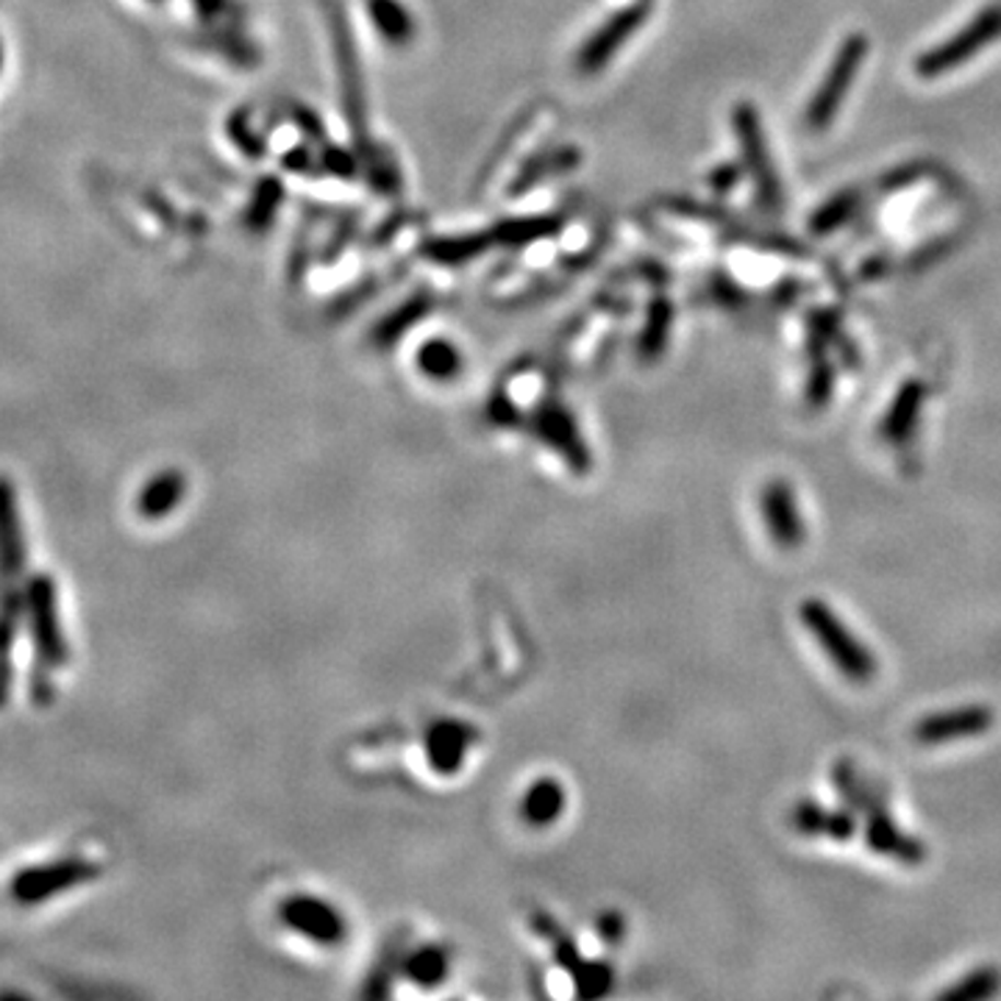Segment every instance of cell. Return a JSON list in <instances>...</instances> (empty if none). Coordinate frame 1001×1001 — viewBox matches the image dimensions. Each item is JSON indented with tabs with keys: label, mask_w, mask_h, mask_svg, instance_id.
I'll list each match as a JSON object with an SVG mask.
<instances>
[{
	"label": "cell",
	"mask_w": 1001,
	"mask_h": 1001,
	"mask_svg": "<svg viewBox=\"0 0 1001 1001\" xmlns=\"http://www.w3.org/2000/svg\"><path fill=\"white\" fill-rule=\"evenodd\" d=\"M674 321V306L662 295H656L649 306V321H645L643 337H640V353L643 359H656L667 346V331Z\"/></svg>",
	"instance_id": "ffe728a7"
},
{
	"label": "cell",
	"mask_w": 1001,
	"mask_h": 1001,
	"mask_svg": "<svg viewBox=\"0 0 1001 1001\" xmlns=\"http://www.w3.org/2000/svg\"><path fill=\"white\" fill-rule=\"evenodd\" d=\"M887 270H891V259L887 256H868L860 267V276L868 281H876L882 276H887Z\"/></svg>",
	"instance_id": "f546056e"
},
{
	"label": "cell",
	"mask_w": 1001,
	"mask_h": 1001,
	"mask_svg": "<svg viewBox=\"0 0 1001 1001\" xmlns=\"http://www.w3.org/2000/svg\"><path fill=\"white\" fill-rule=\"evenodd\" d=\"M801 287H804V284H801L799 279H782V281H777V284H773L771 298H773V301H779V304H790V301H793V298L801 292Z\"/></svg>",
	"instance_id": "4dcf8cb0"
},
{
	"label": "cell",
	"mask_w": 1001,
	"mask_h": 1001,
	"mask_svg": "<svg viewBox=\"0 0 1001 1001\" xmlns=\"http://www.w3.org/2000/svg\"><path fill=\"white\" fill-rule=\"evenodd\" d=\"M923 404H927V384L918 376H910L896 389L891 404H887L885 415H882L880 420V438L893 445L905 443L912 431H916L918 418H921L923 412Z\"/></svg>",
	"instance_id": "8fae6325"
},
{
	"label": "cell",
	"mask_w": 1001,
	"mask_h": 1001,
	"mask_svg": "<svg viewBox=\"0 0 1001 1001\" xmlns=\"http://www.w3.org/2000/svg\"><path fill=\"white\" fill-rule=\"evenodd\" d=\"M25 568V537L20 526L14 485L0 476V577L18 579Z\"/></svg>",
	"instance_id": "7c38bea8"
},
{
	"label": "cell",
	"mask_w": 1001,
	"mask_h": 1001,
	"mask_svg": "<svg viewBox=\"0 0 1001 1001\" xmlns=\"http://www.w3.org/2000/svg\"><path fill=\"white\" fill-rule=\"evenodd\" d=\"M799 620L813 635L818 649L829 656L831 665L838 667L840 676H846L854 685L874 682L876 671H880L874 651L857 638L854 631L846 626V620L824 598L801 601Z\"/></svg>",
	"instance_id": "6da1fadb"
},
{
	"label": "cell",
	"mask_w": 1001,
	"mask_h": 1001,
	"mask_svg": "<svg viewBox=\"0 0 1001 1001\" xmlns=\"http://www.w3.org/2000/svg\"><path fill=\"white\" fill-rule=\"evenodd\" d=\"M454 362H456V359H454V353H451V348H443V346L426 351V359H423L426 371L438 373V376L449 373L451 368H454Z\"/></svg>",
	"instance_id": "83f0119b"
},
{
	"label": "cell",
	"mask_w": 1001,
	"mask_h": 1001,
	"mask_svg": "<svg viewBox=\"0 0 1001 1001\" xmlns=\"http://www.w3.org/2000/svg\"><path fill=\"white\" fill-rule=\"evenodd\" d=\"M790 826L807 838H829L843 843L854 838L860 820L854 810H829L815 801H795L790 810Z\"/></svg>",
	"instance_id": "30bf717a"
},
{
	"label": "cell",
	"mask_w": 1001,
	"mask_h": 1001,
	"mask_svg": "<svg viewBox=\"0 0 1001 1001\" xmlns=\"http://www.w3.org/2000/svg\"><path fill=\"white\" fill-rule=\"evenodd\" d=\"M284 916L287 923H292L295 929L306 932L310 938H317V941L334 943L340 941L342 932H346V923H342V918L337 916V912H331L326 905H321V901H310V898H304V901H290Z\"/></svg>",
	"instance_id": "5bb4252c"
},
{
	"label": "cell",
	"mask_w": 1001,
	"mask_h": 1001,
	"mask_svg": "<svg viewBox=\"0 0 1001 1001\" xmlns=\"http://www.w3.org/2000/svg\"><path fill=\"white\" fill-rule=\"evenodd\" d=\"M843 334V323H840V312L831 306H818L807 315V357L810 362L820 357H829V351L835 348V342Z\"/></svg>",
	"instance_id": "d6986e66"
},
{
	"label": "cell",
	"mask_w": 1001,
	"mask_h": 1001,
	"mask_svg": "<svg viewBox=\"0 0 1001 1001\" xmlns=\"http://www.w3.org/2000/svg\"><path fill=\"white\" fill-rule=\"evenodd\" d=\"M184 498V476L176 474V470H167V474H159L142 487L140 501H137V510H140L142 517H164L171 515L173 507L178 504Z\"/></svg>",
	"instance_id": "2e32d148"
},
{
	"label": "cell",
	"mask_w": 1001,
	"mask_h": 1001,
	"mask_svg": "<svg viewBox=\"0 0 1001 1001\" xmlns=\"http://www.w3.org/2000/svg\"><path fill=\"white\" fill-rule=\"evenodd\" d=\"M0 59H3V54H0Z\"/></svg>",
	"instance_id": "1f68e13d"
},
{
	"label": "cell",
	"mask_w": 1001,
	"mask_h": 1001,
	"mask_svg": "<svg viewBox=\"0 0 1001 1001\" xmlns=\"http://www.w3.org/2000/svg\"><path fill=\"white\" fill-rule=\"evenodd\" d=\"M862 203V187H846L826 198L810 218V234L813 237H829L835 231L843 229L857 214Z\"/></svg>",
	"instance_id": "9a60e30c"
},
{
	"label": "cell",
	"mask_w": 1001,
	"mask_h": 1001,
	"mask_svg": "<svg viewBox=\"0 0 1001 1001\" xmlns=\"http://www.w3.org/2000/svg\"><path fill=\"white\" fill-rule=\"evenodd\" d=\"M929 171H932V164L923 162V159H918V162H905L898 164V167H893V171H887L876 187H880L882 195L898 193V189H907L912 187V184L923 182V178L929 176Z\"/></svg>",
	"instance_id": "cb8c5ba5"
},
{
	"label": "cell",
	"mask_w": 1001,
	"mask_h": 1001,
	"mask_svg": "<svg viewBox=\"0 0 1001 1001\" xmlns=\"http://www.w3.org/2000/svg\"><path fill=\"white\" fill-rule=\"evenodd\" d=\"M831 782H835V790H838L840 801H843L846 807L854 810V813L871 815L876 810H885L880 801L874 799V793L862 784L860 773H857L854 763L851 759H838L835 768H831Z\"/></svg>",
	"instance_id": "e0dca14e"
},
{
	"label": "cell",
	"mask_w": 1001,
	"mask_h": 1001,
	"mask_svg": "<svg viewBox=\"0 0 1001 1001\" xmlns=\"http://www.w3.org/2000/svg\"><path fill=\"white\" fill-rule=\"evenodd\" d=\"M97 874H101V868L95 862H86L81 857H65V860L48 862V865L20 871L12 880V898L20 905H43V901H50L70 887L95 880Z\"/></svg>",
	"instance_id": "8992f818"
},
{
	"label": "cell",
	"mask_w": 1001,
	"mask_h": 1001,
	"mask_svg": "<svg viewBox=\"0 0 1001 1001\" xmlns=\"http://www.w3.org/2000/svg\"><path fill=\"white\" fill-rule=\"evenodd\" d=\"M835 387H838V364L831 362L829 357L813 359L807 384H804V400H807V407L810 409L829 407L831 395H835Z\"/></svg>",
	"instance_id": "44dd1931"
},
{
	"label": "cell",
	"mask_w": 1001,
	"mask_h": 1001,
	"mask_svg": "<svg viewBox=\"0 0 1001 1001\" xmlns=\"http://www.w3.org/2000/svg\"><path fill=\"white\" fill-rule=\"evenodd\" d=\"M732 128L734 137H737V146H741L748 178H752L754 189H757L759 203L765 209H771V212H779L784 207V187L777 167H773L771 148H768V137H765L763 117H759L757 106L748 104V101L734 104Z\"/></svg>",
	"instance_id": "277c9868"
},
{
	"label": "cell",
	"mask_w": 1001,
	"mask_h": 1001,
	"mask_svg": "<svg viewBox=\"0 0 1001 1001\" xmlns=\"http://www.w3.org/2000/svg\"><path fill=\"white\" fill-rule=\"evenodd\" d=\"M868 50H871V43H868V37L860 34V31L843 37V43L838 45V54L831 59L829 70H826L824 79H820L818 90L810 97L807 112H804V126H807L810 131L820 133L835 123L840 106H843L851 86H854L857 73H860Z\"/></svg>",
	"instance_id": "3957f363"
},
{
	"label": "cell",
	"mask_w": 1001,
	"mask_h": 1001,
	"mask_svg": "<svg viewBox=\"0 0 1001 1001\" xmlns=\"http://www.w3.org/2000/svg\"><path fill=\"white\" fill-rule=\"evenodd\" d=\"M759 507H763V521L768 526L773 546L793 551V548H799L801 543L807 540V523L801 517L790 481H768L763 487V492H759Z\"/></svg>",
	"instance_id": "ba28073f"
},
{
	"label": "cell",
	"mask_w": 1001,
	"mask_h": 1001,
	"mask_svg": "<svg viewBox=\"0 0 1001 1001\" xmlns=\"http://www.w3.org/2000/svg\"><path fill=\"white\" fill-rule=\"evenodd\" d=\"M562 804V788L554 782H540L534 784L532 793L526 795V815L534 824H548L554 815H559Z\"/></svg>",
	"instance_id": "603a6c76"
},
{
	"label": "cell",
	"mask_w": 1001,
	"mask_h": 1001,
	"mask_svg": "<svg viewBox=\"0 0 1001 1001\" xmlns=\"http://www.w3.org/2000/svg\"><path fill=\"white\" fill-rule=\"evenodd\" d=\"M1001 39V0H993L985 9H979L968 23L959 31H954L952 37H946L943 43L932 45L929 50H923L916 59V75L918 79H943V75L954 73L965 61H971L974 56L982 54L985 48H990L993 43Z\"/></svg>",
	"instance_id": "7a4b0ae2"
},
{
	"label": "cell",
	"mask_w": 1001,
	"mask_h": 1001,
	"mask_svg": "<svg viewBox=\"0 0 1001 1001\" xmlns=\"http://www.w3.org/2000/svg\"><path fill=\"white\" fill-rule=\"evenodd\" d=\"M862 838L871 851L891 860L905 862V865H921L927 860V846L923 840H918L916 835L905 831L896 820L887 815V810H876V813L865 815L862 824Z\"/></svg>",
	"instance_id": "9c48e42d"
},
{
	"label": "cell",
	"mask_w": 1001,
	"mask_h": 1001,
	"mask_svg": "<svg viewBox=\"0 0 1001 1001\" xmlns=\"http://www.w3.org/2000/svg\"><path fill=\"white\" fill-rule=\"evenodd\" d=\"M835 351L840 353V364H846V368H849V371H860L862 368V353H860V348H857V342L851 340L849 334H840V340L835 342Z\"/></svg>",
	"instance_id": "f1b7e54d"
},
{
	"label": "cell",
	"mask_w": 1001,
	"mask_h": 1001,
	"mask_svg": "<svg viewBox=\"0 0 1001 1001\" xmlns=\"http://www.w3.org/2000/svg\"><path fill=\"white\" fill-rule=\"evenodd\" d=\"M712 290H715L718 301H723V304H729V306L746 304V290H743L737 281L729 279V276H723V273L712 276Z\"/></svg>",
	"instance_id": "4316f807"
},
{
	"label": "cell",
	"mask_w": 1001,
	"mask_h": 1001,
	"mask_svg": "<svg viewBox=\"0 0 1001 1001\" xmlns=\"http://www.w3.org/2000/svg\"><path fill=\"white\" fill-rule=\"evenodd\" d=\"M18 615V604H9V607L0 613V707L7 705L9 692H12V643Z\"/></svg>",
	"instance_id": "7402d4cb"
},
{
	"label": "cell",
	"mask_w": 1001,
	"mask_h": 1001,
	"mask_svg": "<svg viewBox=\"0 0 1001 1001\" xmlns=\"http://www.w3.org/2000/svg\"><path fill=\"white\" fill-rule=\"evenodd\" d=\"M25 613L31 620V638L37 649V667L56 671L70 660L65 631L59 626V604H56L54 579L39 573L25 587Z\"/></svg>",
	"instance_id": "5b68a950"
},
{
	"label": "cell",
	"mask_w": 1001,
	"mask_h": 1001,
	"mask_svg": "<svg viewBox=\"0 0 1001 1001\" xmlns=\"http://www.w3.org/2000/svg\"><path fill=\"white\" fill-rule=\"evenodd\" d=\"M948 251H952V240L938 237V240H932V243L921 245V248H918L916 254L910 256V265L916 267V270H921V267H932L934 261L943 259V256H946Z\"/></svg>",
	"instance_id": "484cf974"
},
{
	"label": "cell",
	"mask_w": 1001,
	"mask_h": 1001,
	"mask_svg": "<svg viewBox=\"0 0 1001 1001\" xmlns=\"http://www.w3.org/2000/svg\"><path fill=\"white\" fill-rule=\"evenodd\" d=\"M649 12H651L649 0H640V3H631V7L624 9V12L615 14V18L609 20V23L604 25V28H601L593 39H590V45L584 48L582 65L587 67V70H598V67L604 65V61H607L609 56H613L615 50H618L620 45H624L626 39H629L631 34H635V31L645 23Z\"/></svg>",
	"instance_id": "4fadbf2b"
},
{
	"label": "cell",
	"mask_w": 1001,
	"mask_h": 1001,
	"mask_svg": "<svg viewBox=\"0 0 1001 1001\" xmlns=\"http://www.w3.org/2000/svg\"><path fill=\"white\" fill-rule=\"evenodd\" d=\"M996 712L985 705H965L957 710L932 712L912 726V737L921 746H946V743L971 741L993 729Z\"/></svg>",
	"instance_id": "52a82bcc"
},
{
	"label": "cell",
	"mask_w": 1001,
	"mask_h": 1001,
	"mask_svg": "<svg viewBox=\"0 0 1001 1001\" xmlns=\"http://www.w3.org/2000/svg\"><path fill=\"white\" fill-rule=\"evenodd\" d=\"M1001 993V971L993 965H979L965 974L952 988L941 990V1001H985Z\"/></svg>",
	"instance_id": "ac0fdd59"
},
{
	"label": "cell",
	"mask_w": 1001,
	"mask_h": 1001,
	"mask_svg": "<svg viewBox=\"0 0 1001 1001\" xmlns=\"http://www.w3.org/2000/svg\"><path fill=\"white\" fill-rule=\"evenodd\" d=\"M748 173H746V164H737V162H726V164H718L715 171L710 173V178H707V184H710V189L712 193H718V195H729L732 193L734 187H737V184L743 182V178H746Z\"/></svg>",
	"instance_id": "d4e9b609"
}]
</instances>
